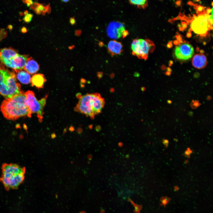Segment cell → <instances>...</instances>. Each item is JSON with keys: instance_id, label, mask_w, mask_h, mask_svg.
I'll return each instance as SVG.
<instances>
[{"instance_id": "obj_1", "label": "cell", "mask_w": 213, "mask_h": 213, "mask_svg": "<svg viewBox=\"0 0 213 213\" xmlns=\"http://www.w3.org/2000/svg\"><path fill=\"white\" fill-rule=\"evenodd\" d=\"M0 109L3 115L9 120H15L20 117H30L32 114L28 105L25 93L21 91L12 97L4 99Z\"/></svg>"}, {"instance_id": "obj_2", "label": "cell", "mask_w": 213, "mask_h": 213, "mask_svg": "<svg viewBox=\"0 0 213 213\" xmlns=\"http://www.w3.org/2000/svg\"><path fill=\"white\" fill-rule=\"evenodd\" d=\"M77 97L79 100L74 110L92 118L100 113L104 106V100L99 93H87L83 95L78 93Z\"/></svg>"}, {"instance_id": "obj_3", "label": "cell", "mask_w": 213, "mask_h": 213, "mask_svg": "<svg viewBox=\"0 0 213 213\" xmlns=\"http://www.w3.org/2000/svg\"><path fill=\"white\" fill-rule=\"evenodd\" d=\"M1 182L6 189H16L23 182L26 168L15 163H3L1 166Z\"/></svg>"}, {"instance_id": "obj_4", "label": "cell", "mask_w": 213, "mask_h": 213, "mask_svg": "<svg viewBox=\"0 0 213 213\" xmlns=\"http://www.w3.org/2000/svg\"><path fill=\"white\" fill-rule=\"evenodd\" d=\"M20 84L17 82L16 75L2 63L0 64V95L6 99L10 98L21 91Z\"/></svg>"}, {"instance_id": "obj_5", "label": "cell", "mask_w": 213, "mask_h": 213, "mask_svg": "<svg viewBox=\"0 0 213 213\" xmlns=\"http://www.w3.org/2000/svg\"><path fill=\"white\" fill-rule=\"evenodd\" d=\"M198 12L191 20L190 30L197 36L204 38L209 36V31L212 29L213 16L206 12Z\"/></svg>"}, {"instance_id": "obj_6", "label": "cell", "mask_w": 213, "mask_h": 213, "mask_svg": "<svg viewBox=\"0 0 213 213\" xmlns=\"http://www.w3.org/2000/svg\"><path fill=\"white\" fill-rule=\"evenodd\" d=\"M155 47L153 41L148 39L135 38L131 45L132 54L145 60L147 59L149 53L153 52Z\"/></svg>"}, {"instance_id": "obj_7", "label": "cell", "mask_w": 213, "mask_h": 213, "mask_svg": "<svg viewBox=\"0 0 213 213\" xmlns=\"http://www.w3.org/2000/svg\"><path fill=\"white\" fill-rule=\"evenodd\" d=\"M28 105L32 114L36 113L40 122L42 121L44 114V108L46 104L48 95L40 100L35 96L34 93L29 90L25 93Z\"/></svg>"}, {"instance_id": "obj_8", "label": "cell", "mask_w": 213, "mask_h": 213, "mask_svg": "<svg viewBox=\"0 0 213 213\" xmlns=\"http://www.w3.org/2000/svg\"><path fill=\"white\" fill-rule=\"evenodd\" d=\"M194 54L193 47L188 43H183L177 46L174 51L175 59L180 62L187 61L191 58Z\"/></svg>"}, {"instance_id": "obj_9", "label": "cell", "mask_w": 213, "mask_h": 213, "mask_svg": "<svg viewBox=\"0 0 213 213\" xmlns=\"http://www.w3.org/2000/svg\"><path fill=\"white\" fill-rule=\"evenodd\" d=\"M123 23L119 21L110 22L106 29L107 36L114 40L123 38V33L126 30Z\"/></svg>"}, {"instance_id": "obj_10", "label": "cell", "mask_w": 213, "mask_h": 213, "mask_svg": "<svg viewBox=\"0 0 213 213\" xmlns=\"http://www.w3.org/2000/svg\"><path fill=\"white\" fill-rule=\"evenodd\" d=\"M28 58V55L18 54L11 60L9 67L17 73L23 69Z\"/></svg>"}, {"instance_id": "obj_11", "label": "cell", "mask_w": 213, "mask_h": 213, "mask_svg": "<svg viewBox=\"0 0 213 213\" xmlns=\"http://www.w3.org/2000/svg\"><path fill=\"white\" fill-rule=\"evenodd\" d=\"M18 54L17 50L11 47L0 49V61L4 65L9 67L11 60Z\"/></svg>"}, {"instance_id": "obj_12", "label": "cell", "mask_w": 213, "mask_h": 213, "mask_svg": "<svg viewBox=\"0 0 213 213\" xmlns=\"http://www.w3.org/2000/svg\"><path fill=\"white\" fill-rule=\"evenodd\" d=\"M107 49L109 54L112 57L121 54L123 51L122 43L115 40H111L108 42Z\"/></svg>"}, {"instance_id": "obj_13", "label": "cell", "mask_w": 213, "mask_h": 213, "mask_svg": "<svg viewBox=\"0 0 213 213\" xmlns=\"http://www.w3.org/2000/svg\"><path fill=\"white\" fill-rule=\"evenodd\" d=\"M192 63L193 65L196 68L201 69L204 68L207 64L206 56L202 53L197 54L192 58Z\"/></svg>"}, {"instance_id": "obj_14", "label": "cell", "mask_w": 213, "mask_h": 213, "mask_svg": "<svg viewBox=\"0 0 213 213\" xmlns=\"http://www.w3.org/2000/svg\"><path fill=\"white\" fill-rule=\"evenodd\" d=\"M23 69L29 74H32L38 72L39 69V66L31 57H28Z\"/></svg>"}, {"instance_id": "obj_15", "label": "cell", "mask_w": 213, "mask_h": 213, "mask_svg": "<svg viewBox=\"0 0 213 213\" xmlns=\"http://www.w3.org/2000/svg\"><path fill=\"white\" fill-rule=\"evenodd\" d=\"M46 80L44 75L42 74L34 75L31 78L30 82L33 86L38 88H43Z\"/></svg>"}, {"instance_id": "obj_16", "label": "cell", "mask_w": 213, "mask_h": 213, "mask_svg": "<svg viewBox=\"0 0 213 213\" xmlns=\"http://www.w3.org/2000/svg\"><path fill=\"white\" fill-rule=\"evenodd\" d=\"M17 73V78L22 83L27 84L30 82V75L26 71L21 70Z\"/></svg>"}, {"instance_id": "obj_17", "label": "cell", "mask_w": 213, "mask_h": 213, "mask_svg": "<svg viewBox=\"0 0 213 213\" xmlns=\"http://www.w3.org/2000/svg\"><path fill=\"white\" fill-rule=\"evenodd\" d=\"M128 1L130 4L135 5L139 9H144L148 6V1L146 0H130Z\"/></svg>"}, {"instance_id": "obj_18", "label": "cell", "mask_w": 213, "mask_h": 213, "mask_svg": "<svg viewBox=\"0 0 213 213\" xmlns=\"http://www.w3.org/2000/svg\"><path fill=\"white\" fill-rule=\"evenodd\" d=\"M170 199L167 197H162L160 199L161 203L160 205L161 206H163L165 207V206L168 204L169 201L170 200Z\"/></svg>"}, {"instance_id": "obj_19", "label": "cell", "mask_w": 213, "mask_h": 213, "mask_svg": "<svg viewBox=\"0 0 213 213\" xmlns=\"http://www.w3.org/2000/svg\"><path fill=\"white\" fill-rule=\"evenodd\" d=\"M23 18V20L25 22L27 23H29L31 21L33 16L32 14L28 13Z\"/></svg>"}, {"instance_id": "obj_20", "label": "cell", "mask_w": 213, "mask_h": 213, "mask_svg": "<svg viewBox=\"0 0 213 213\" xmlns=\"http://www.w3.org/2000/svg\"><path fill=\"white\" fill-rule=\"evenodd\" d=\"M7 35V32L4 29H1L0 30V42L5 38Z\"/></svg>"}, {"instance_id": "obj_21", "label": "cell", "mask_w": 213, "mask_h": 213, "mask_svg": "<svg viewBox=\"0 0 213 213\" xmlns=\"http://www.w3.org/2000/svg\"><path fill=\"white\" fill-rule=\"evenodd\" d=\"M28 7H30L33 3V2L32 0H23L22 1Z\"/></svg>"}, {"instance_id": "obj_22", "label": "cell", "mask_w": 213, "mask_h": 213, "mask_svg": "<svg viewBox=\"0 0 213 213\" xmlns=\"http://www.w3.org/2000/svg\"><path fill=\"white\" fill-rule=\"evenodd\" d=\"M192 152V151L189 148H188L185 151V154L187 156H189Z\"/></svg>"}, {"instance_id": "obj_23", "label": "cell", "mask_w": 213, "mask_h": 213, "mask_svg": "<svg viewBox=\"0 0 213 213\" xmlns=\"http://www.w3.org/2000/svg\"><path fill=\"white\" fill-rule=\"evenodd\" d=\"M70 24L72 25L75 24V20L74 17H71L70 18Z\"/></svg>"}, {"instance_id": "obj_24", "label": "cell", "mask_w": 213, "mask_h": 213, "mask_svg": "<svg viewBox=\"0 0 213 213\" xmlns=\"http://www.w3.org/2000/svg\"><path fill=\"white\" fill-rule=\"evenodd\" d=\"M162 143L166 147H167L168 146L169 141L167 139H163Z\"/></svg>"}, {"instance_id": "obj_25", "label": "cell", "mask_w": 213, "mask_h": 213, "mask_svg": "<svg viewBox=\"0 0 213 213\" xmlns=\"http://www.w3.org/2000/svg\"><path fill=\"white\" fill-rule=\"evenodd\" d=\"M21 31L22 33H25L27 32V30L25 27H23L21 28Z\"/></svg>"}, {"instance_id": "obj_26", "label": "cell", "mask_w": 213, "mask_h": 213, "mask_svg": "<svg viewBox=\"0 0 213 213\" xmlns=\"http://www.w3.org/2000/svg\"><path fill=\"white\" fill-rule=\"evenodd\" d=\"M8 28L9 29H12V26L11 25H9L8 26Z\"/></svg>"}, {"instance_id": "obj_27", "label": "cell", "mask_w": 213, "mask_h": 213, "mask_svg": "<svg viewBox=\"0 0 213 213\" xmlns=\"http://www.w3.org/2000/svg\"><path fill=\"white\" fill-rule=\"evenodd\" d=\"M69 1V0H63V1H63L64 2H68V1Z\"/></svg>"}, {"instance_id": "obj_28", "label": "cell", "mask_w": 213, "mask_h": 213, "mask_svg": "<svg viewBox=\"0 0 213 213\" xmlns=\"http://www.w3.org/2000/svg\"><path fill=\"white\" fill-rule=\"evenodd\" d=\"M80 213H85V212L84 211L81 212Z\"/></svg>"}]
</instances>
